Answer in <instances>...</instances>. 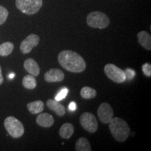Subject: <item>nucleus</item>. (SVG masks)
Returning <instances> with one entry per match:
<instances>
[{"instance_id": "6ab92c4d", "label": "nucleus", "mask_w": 151, "mask_h": 151, "mask_svg": "<svg viewBox=\"0 0 151 151\" xmlns=\"http://www.w3.org/2000/svg\"><path fill=\"white\" fill-rule=\"evenodd\" d=\"M81 96L83 99H90L97 96V91L93 88L88 86H85L81 90Z\"/></svg>"}, {"instance_id": "4468645a", "label": "nucleus", "mask_w": 151, "mask_h": 151, "mask_svg": "<svg viewBox=\"0 0 151 151\" xmlns=\"http://www.w3.org/2000/svg\"><path fill=\"white\" fill-rule=\"evenodd\" d=\"M47 106L50 110L53 111L57 115L60 116H63L65 114V108L62 104H60L58 101L55 99H48L47 101Z\"/></svg>"}, {"instance_id": "6e6552de", "label": "nucleus", "mask_w": 151, "mask_h": 151, "mask_svg": "<svg viewBox=\"0 0 151 151\" xmlns=\"http://www.w3.org/2000/svg\"><path fill=\"white\" fill-rule=\"evenodd\" d=\"M39 41H40V37H39V35L30 34L20 43V51L23 54L29 53L32 51L33 48H35L39 44Z\"/></svg>"}, {"instance_id": "ddd939ff", "label": "nucleus", "mask_w": 151, "mask_h": 151, "mask_svg": "<svg viewBox=\"0 0 151 151\" xmlns=\"http://www.w3.org/2000/svg\"><path fill=\"white\" fill-rule=\"evenodd\" d=\"M139 44L147 50H151V37L146 31H141L137 35Z\"/></svg>"}, {"instance_id": "aec40b11", "label": "nucleus", "mask_w": 151, "mask_h": 151, "mask_svg": "<svg viewBox=\"0 0 151 151\" xmlns=\"http://www.w3.org/2000/svg\"><path fill=\"white\" fill-rule=\"evenodd\" d=\"M14 48V45L11 42L3 43L0 45V55L1 56H8L12 52Z\"/></svg>"}, {"instance_id": "bb28decb", "label": "nucleus", "mask_w": 151, "mask_h": 151, "mask_svg": "<svg viewBox=\"0 0 151 151\" xmlns=\"http://www.w3.org/2000/svg\"><path fill=\"white\" fill-rule=\"evenodd\" d=\"M9 79H12V78H14V77H15V73H10V74L9 75Z\"/></svg>"}, {"instance_id": "a211bd4d", "label": "nucleus", "mask_w": 151, "mask_h": 151, "mask_svg": "<svg viewBox=\"0 0 151 151\" xmlns=\"http://www.w3.org/2000/svg\"><path fill=\"white\" fill-rule=\"evenodd\" d=\"M22 86H23L26 89H35L37 86V82L35 78V76H34L31 74L24 76V78H22Z\"/></svg>"}, {"instance_id": "9d476101", "label": "nucleus", "mask_w": 151, "mask_h": 151, "mask_svg": "<svg viewBox=\"0 0 151 151\" xmlns=\"http://www.w3.org/2000/svg\"><path fill=\"white\" fill-rule=\"evenodd\" d=\"M44 80L48 83L60 82L65 78V73L59 69H50L44 73Z\"/></svg>"}, {"instance_id": "2eb2a0df", "label": "nucleus", "mask_w": 151, "mask_h": 151, "mask_svg": "<svg viewBox=\"0 0 151 151\" xmlns=\"http://www.w3.org/2000/svg\"><path fill=\"white\" fill-rule=\"evenodd\" d=\"M73 132H74V127H73V124L67 122V123L62 124V127H60L59 134L62 138L68 139L71 137Z\"/></svg>"}, {"instance_id": "39448f33", "label": "nucleus", "mask_w": 151, "mask_h": 151, "mask_svg": "<svg viewBox=\"0 0 151 151\" xmlns=\"http://www.w3.org/2000/svg\"><path fill=\"white\" fill-rule=\"evenodd\" d=\"M43 0H16V6L19 10L27 15H34L42 7Z\"/></svg>"}, {"instance_id": "5701e85b", "label": "nucleus", "mask_w": 151, "mask_h": 151, "mask_svg": "<svg viewBox=\"0 0 151 151\" xmlns=\"http://www.w3.org/2000/svg\"><path fill=\"white\" fill-rule=\"evenodd\" d=\"M142 71L143 73L148 77L151 76V65L149 63H145L142 65Z\"/></svg>"}, {"instance_id": "a878e982", "label": "nucleus", "mask_w": 151, "mask_h": 151, "mask_svg": "<svg viewBox=\"0 0 151 151\" xmlns=\"http://www.w3.org/2000/svg\"><path fill=\"white\" fill-rule=\"evenodd\" d=\"M4 82V78L2 76V71H1V67L0 66V85H1Z\"/></svg>"}, {"instance_id": "393cba45", "label": "nucleus", "mask_w": 151, "mask_h": 151, "mask_svg": "<svg viewBox=\"0 0 151 151\" xmlns=\"http://www.w3.org/2000/svg\"><path fill=\"white\" fill-rule=\"evenodd\" d=\"M76 104L75 102H73V101H72V102L70 103V104L69 105V111H75L76 109Z\"/></svg>"}, {"instance_id": "dca6fc26", "label": "nucleus", "mask_w": 151, "mask_h": 151, "mask_svg": "<svg viewBox=\"0 0 151 151\" xmlns=\"http://www.w3.org/2000/svg\"><path fill=\"white\" fill-rule=\"evenodd\" d=\"M29 111L32 114H38L44 110V104L41 100L29 102L27 105Z\"/></svg>"}, {"instance_id": "0eeeda50", "label": "nucleus", "mask_w": 151, "mask_h": 151, "mask_svg": "<svg viewBox=\"0 0 151 151\" xmlns=\"http://www.w3.org/2000/svg\"><path fill=\"white\" fill-rule=\"evenodd\" d=\"M81 125L87 132L94 133L98 129V122L96 117L89 112H85L81 115L79 118Z\"/></svg>"}, {"instance_id": "423d86ee", "label": "nucleus", "mask_w": 151, "mask_h": 151, "mask_svg": "<svg viewBox=\"0 0 151 151\" xmlns=\"http://www.w3.org/2000/svg\"><path fill=\"white\" fill-rule=\"evenodd\" d=\"M104 72L109 79L117 83H122L126 81L124 71L113 64H107L104 67Z\"/></svg>"}, {"instance_id": "20e7f679", "label": "nucleus", "mask_w": 151, "mask_h": 151, "mask_svg": "<svg viewBox=\"0 0 151 151\" xmlns=\"http://www.w3.org/2000/svg\"><path fill=\"white\" fill-rule=\"evenodd\" d=\"M4 127L9 134L15 139L21 137L24 134L23 124L15 117H7L4 120Z\"/></svg>"}, {"instance_id": "7ed1b4c3", "label": "nucleus", "mask_w": 151, "mask_h": 151, "mask_svg": "<svg viewBox=\"0 0 151 151\" xmlns=\"http://www.w3.org/2000/svg\"><path fill=\"white\" fill-rule=\"evenodd\" d=\"M86 22L90 27L98 29H104L110 24L109 17L100 11H93L88 14L86 18Z\"/></svg>"}, {"instance_id": "f8f14e48", "label": "nucleus", "mask_w": 151, "mask_h": 151, "mask_svg": "<svg viewBox=\"0 0 151 151\" xmlns=\"http://www.w3.org/2000/svg\"><path fill=\"white\" fill-rule=\"evenodd\" d=\"M36 122L42 127H50L54 124V118L51 115L47 113H41L37 116Z\"/></svg>"}, {"instance_id": "f03ea898", "label": "nucleus", "mask_w": 151, "mask_h": 151, "mask_svg": "<svg viewBox=\"0 0 151 151\" xmlns=\"http://www.w3.org/2000/svg\"><path fill=\"white\" fill-rule=\"evenodd\" d=\"M109 123L111 134L116 141L124 142L127 140L131 130L125 120L120 118H113Z\"/></svg>"}, {"instance_id": "9b49d317", "label": "nucleus", "mask_w": 151, "mask_h": 151, "mask_svg": "<svg viewBox=\"0 0 151 151\" xmlns=\"http://www.w3.org/2000/svg\"><path fill=\"white\" fill-rule=\"evenodd\" d=\"M24 68L29 74L34 76H38L40 73V67L35 60L32 58H28L24 62Z\"/></svg>"}, {"instance_id": "b1692460", "label": "nucleus", "mask_w": 151, "mask_h": 151, "mask_svg": "<svg viewBox=\"0 0 151 151\" xmlns=\"http://www.w3.org/2000/svg\"><path fill=\"white\" fill-rule=\"evenodd\" d=\"M124 73H125V76H126V80L130 81L132 79L134 78V76L136 75L135 71H134V69H129L127 68L125 71H124Z\"/></svg>"}, {"instance_id": "412c9836", "label": "nucleus", "mask_w": 151, "mask_h": 151, "mask_svg": "<svg viewBox=\"0 0 151 151\" xmlns=\"http://www.w3.org/2000/svg\"><path fill=\"white\" fill-rule=\"evenodd\" d=\"M9 16V11L5 7L0 5V25L4 23Z\"/></svg>"}, {"instance_id": "f3484780", "label": "nucleus", "mask_w": 151, "mask_h": 151, "mask_svg": "<svg viewBox=\"0 0 151 151\" xmlns=\"http://www.w3.org/2000/svg\"><path fill=\"white\" fill-rule=\"evenodd\" d=\"M76 151H91V146L89 141L85 137H81L78 139L75 145Z\"/></svg>"}, {"instance_id": "1a4fd4ad", "label": "nucleus", "mask_w": 151, "mask_h": 151, "mask_svg": "<svg viewBox=\"0 0 151 151\" xmlns=\"http://www.w3.org/2000/svg\"><path fill=\"white\" fill-rule=\"evenodd\" d=\"M97 114L99 120L104 124L109 123L113 118V110L109 104L106 102L101 103L97 109Z\"/></svg>"}, {"instance_id": "4be33fe9", "label": "nucleus", "mask_w": 151, "mask_h": 151, "mask_svg": "<svg viewBox=\"0 0 151 151\" xmlns=\"http://www.w3.org/2000/svg\"><path fill=\"white\" fill-rule=\"evenodd\" d=\"M68 92H69V90H68L67 88H62V89H61V90L60 91V92H58V94L55 96V99L56 101H60V100L63 99L64 98L66 97Z\"/></svg>"}, {"instance_id": "f257e3e1", "label": "nucleus", "mask_w": 151, "mask_h": 151, "mask_svg": "<svg viewBox=\"0 0 151 151\" xmlns=\"http://www.w3.org/2000/svg\"><path fill=\"white\" fill-rule=\"evenodd\" d=\"M60 65L66 70L73 73H81L86 69V62L77 52L72 50H62L58 56Z\"/></svg>"}]
</instances>
